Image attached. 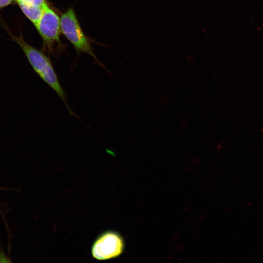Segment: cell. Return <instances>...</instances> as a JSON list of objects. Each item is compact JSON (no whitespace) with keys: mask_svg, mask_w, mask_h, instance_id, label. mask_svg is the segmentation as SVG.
Listing matches in <instances>:
<instances>
[{"mask_svg":"<svg viewBox=\"0 0 263 263\" xmlns=\"http://www.w3.org/2000/svg\"><path fill=\"white\" fill-rule=\"evenodd\" d=\"M61 31L78 53H86L100 64L90 42L83 32L74 9L70 7L60 18Z\"/></svg>","mask_w":263,"mask_h":263,"instance_id":"obj_2","label":"cell"},{"mask_svg":"<svg viewBox=\"0 0 263 263\" xmlns=\"http://www.w3.org/2000/svg\"><path fill=\"white\" fill-rule=\"evenodd\" d=\"M11 39L21 49L34 71L58 95L66 107L71 115L78 117L68 105L66 94L49 58L42 51L25 41L22 36H15L11 33Z\"/></svg>","mask_w":263,"mask_h":263,"instance_id":"obj_1","label":"cell"},{"mask_svg":"<svg viewBox=\"0 0 263 263\" xmlns=\"http://www.w3.org/2000/svg\"><path fill=\"white\" fill-rule=\"evenodd\" d=\"M42 38L44 48L49 54L55 55L56 48L61 46L60 20L57 14L47 4L42 16L35 26Z\"/></svg>","mask_w":263,"mask_h":263,"instance_id":"obj_3","label":"cell"},{"mask_svg":"<svg viewBox=\"0 0 263 263\" xmlns=\"http://www.w3.org/2000/svg\"><path fill=\"white\" fill-rule=\"evenodd\" d=\"M125 249L123 238L118 232L108 230L99 235L91 247L94 258L100 261L113 259L120 256Z\"/></svg>","mask_w":263,"mask_h":263,"instance_id":"obj_4","label":"cell"},{"mask_svg":"<svg viewBox=\"0 0 263 263\" xmlns=\"http://www.w3.org/2000/svg\"><path fill=\"white\" fill-rule=\"evenodd\" d=\"M15 2H21L27 4L37 5L44 7L48 4L46 0H15Z\"/></svg>","mask_w":263,"mask_h":263,"instance_id":"obj_5","label":"cell"},{"mask_svg":"<svg viewBox=\"0 0 263 263\" xmlns=\"http://www.w3.org/2000/svg\"><path fill=\"white\" fill-rule=\"evenodd\" d=\"M15 2V0H0V11Z\"/></svg>","mask_w":263,"mask_h":263,"instance_id":"obj_6","label":"cell"}]
</instances>
